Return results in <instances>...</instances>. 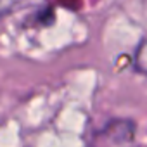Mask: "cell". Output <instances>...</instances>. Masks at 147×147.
I'll return each mask as SVG.
<instances>
[{
  "instance_id": "7a4b0ae2",
  "label": "cell",
  "mask_w": 147,
  "mask_h": 147,
  "mask_svg": "<svg viewBox=\"0 0 147 147\" xmlns=\"http://www.w3.org/2000/svg\"><path fill=\"white\" fill-rule=\"evenodd\" d=\"M18 0H0V16H4L5 12H9L14 5H16Z\"/></svg>"
},
{
  "instance_id": "6da1fadb",
  "label": "cell",
  "mask_w": 147,
  "mask_h": 147,
  "mask_svg": "<svg viewBox=\"0 0 147 147\" xmlns=\"http://www.w3.org/2000/svg\"><path fill=\"white\" fill-rule=\"evenodd\" d=\"M135 66L140 73L147 75V38L140 42V45L137 47L135 52Z\"/></svg>"
}]
</instances>
